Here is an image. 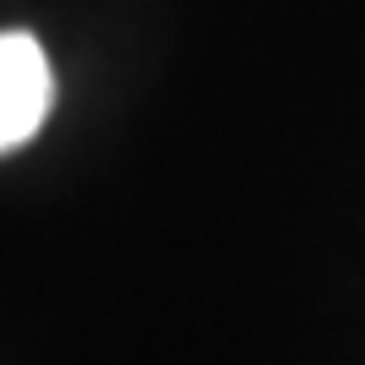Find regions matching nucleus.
Here are the masks:
<instances>
[{
  "mask_svg": "<svg viewBox=\"0 0 365 365\" xmlns=\"http://www.w3.org/2000/svg\"><path fill=\"white\" fill-rule=\"evenodd\" d=\"M49 104H55V71L44 44L33 33H0V153L22 148L44 125Z\"/></svg>",
  "mask_w": 365,
  "mask_h": 365,
  "instance_id": "f257e3e1",
  "label": "nucleus"
}]
</instances>
